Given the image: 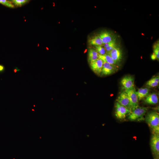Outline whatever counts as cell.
Here are the masks:
<instances>
[{"label":"cell","instance_id":"26","mask_svg":"<svg viewBox=\"0 0 159 159\" xmlns=\"http://www.w3.org/2000/svg\"><path fill=\"white\" fill-rule=\"evenodd\" d=\"M19 70H20L19 69H15L14 70V72H16L17 71H19Z\"/></svg>","mask_w":159,"mask_h":159},{"label":"cell","instance_id":"24","mask_svg":"<svg viewBox=\"0 0 159 159\" xmlns=\"http://www.w3.org/2000/svg\"><path fill=\"white\" fill-rule=\"evenodd\" d=\"M4 67L2 65L0 64V73L3 72L4 70Z\"/></svg>","mask_w":159,"mask_h":159},{"label":"cell","instance_id":"20","mask_svg":"<svg viewBox=\"0 0 159 159\" xmlns=\"http://www.w3.org/2000/svg\"><path fill=\"white\" fill-rule=\"evenodd\" d=\"M157 57V59H159V44L157 42L154 44L153 46V52Z\"/></svg>","mask_w":159,"mask_h":159},{"label":"cell","instance_id":"4","mask_svg":"<svg viewBox=\"0 0 159 159\" xmlns=\"http://www.w3.org/2000/svg\"><path fill=\"white\" fill-rule=\"evenodd\" d=\"M150 145L154 159L159 158V134H153Z\"/></svg>","mask_w":159,"mask_h":159},{"label":"cell","instance_id":"16","mask_svg":"<svg viewBox=\"0 0 159 159\" xmlns=\"http://www.w3.org/2000/svg\"><path fill=\"white\" fill-rule=\"evenodd\" d=\"M88 42L90 44L95 46L103 44L102 40L99 35L92 37L89 40Z\"/></svg>","mask_w":159,"mask_h":159},{"label":"cell","instance_id":"11","mask_svg":"<svg viewBox=\"0 0 159 159\" xmlns=\"http://www.w3.org/2000/svg\"><path fill=\"white\" fill-rule=\"evenodd\" d=\"M144 100L146 104L150 105H155L158 102V98L157 95L155 93L149 94Z\"/></svg>","mask_w":159,"mask_h":159},{"label":"cell","instance_id":"5","mask_svg":"<svg viewBox=\"0 0 159 159\" xmlns=\"http://www.w3.org/2000/svg\"><path fill=\"white\" fill-rule=\"evenodd\" d=\"M118 66L112 64L107 62H104L100 75L107 76L116 72L118 69Z\"/></svg>","mask_w":159,"mask_h":159},{"label":"cell","instance_id":"14","mask_svg":"<svg viewBox=\"0 0 159 159\" xmlns=\"http://www.w3.org/2000/svg\"><path fill=\"white\" fill-rule=\"evenodd\" d=\"M99 54L96 49L93 48H90L88 52V60L89 62L99 58Z\"/></svg>","mask_w":159,"mask_h":159},{"label":"cell","instance_id":"10","mask_svg":"<svg viewBox=\"0 0 159 159\" xmlns=\"http://www.w3.org/2000/svg\"><path fill=\"white\" fill-rule=\"evenodd\" d=\"M107 53L118 64L121 61L122 57V53L120 48L119 47L117 46Z\"/></svg>","mask_w":159,"mask_h":159},{"label":"cell","instance_id":"13","mask_svg":"<svg viewBox=\"0 0 159 159\" xmlns=\"http://www.w3.org/2000/svg\"><path fill=\"white\" fill-rule=\"evenodd\" d=\"M150 89L148 88H141L136 91L138 100H140L146 97L149 94Z\"/></svg>","mask_w":159,"mask_h":159},{"label":"cell","instance_id":"12","mask_svg":"<svg viewBox=\"0 0 159 159\" xmlns=\"http://www.w3.org/2000/svg\"><path fill=\"white\" fill-rule=\"evenodd\" d=\"M99 35L102 39L103 44L108 43L113 39L111 34L106 31L101 32Z\"/></svg>","mask_w":159,"mask_h":159},{"label":"cell","instance_id":"6","mask_svg":"<svg viewBox=\"0 0 159 159\" xmlns=\"http://www.w3.org/2000/svg\"><path fill=\"white\" fill-rule=\"evenodd\" d=\"M124 91L127 93L132 108L131 110L139 106L138 100L135 87Z\"/></svg>","mask_w":159,"mask_h":159},{"label":"cell","instance_id":"3","mask_svg":"<svg viewBox=\"0 0 159 159\" xmlns=\"http://www.w3.org/2000/svg\"><path fill=\"white\" fill-rule=\"evenodd\" d=\"M115 115L116 118L120 120H123L128 116L131 111L129 109L121 105L117 102L115 104Z\"/></svg>","mask_w":159,"mask_h":159},{"label":"cell","instance_id":"19","mask_svg":"<svg viewBox=\"0 0 159 159\" xmlns=\"http://www.w3.org/2000/svg\"><path fill=\"white\" fill-rule=\"evenodd\" d=\"M95 49L100 55H103L106 53V51L104 46L100 45L95 46Z\"/></svg>","mask_w":159,"mask_h":159},{"label":"cell","instance_id":"9","mask_svg":"<svg viewBox=\"0 0 159 159\" xmlns=\"http://www.w3.org/2000/svg\"><path fill=\"white\" fill-rule=\"evenodd\" d=\"M90 63V68L93 72L97 75H100L104 63L103 61L101 59L98 58Z\"/></svg>","mask_w":159,"mask_h":159},{"label":"cell","instance_id":"7","mask_svg":"<svg viewBox=\"0 0 159 159\" xmlns=\"http://www.w3.org/2000/svg\"><path fill=\"white\" fill-rule=\"evenodd\" d=\"M121 84L124 90L134 88V78L131 75H127L124 77L121 81Z\"/></svg>","mask_w":159,"mask_h":159},{"label":"cell","instance_id":"15","mask_svg":"<svg viewBox=\"0 0 159 159\" xmlns=\"http://www.w3.org/2000/svg\"><path fill=\"white\" fill-rule=\"evenodd\" d=\"M99 58L101 59L104 62H107L110 64L118 66V64L115 62L107 54L103 55L99 54Z\"/></svg>","mask_w":159,"mask_h":159},{"label":"cell","instance_id":"25","mask_svg":"<svg viewBox=\"0 0 159 159\" xmlns=\"http://www.w3.org/2000/svg\"><path fill=\"white\" fill-rule=\"evenodd\" d=\"M151 58L153 60H155L157 59V57L153 53L151 56Z\"/></svg>","mask_w":159,"mask_h":159},{"label":"cell","instance_id":"2","mask_svg":"<svg viewBox=\"0 0 159 159\" xmlns=\"http://www.w3.org/2000/svg\"><path fill=\"white\" fill-rule=\"evenodd\" d=\"M148 107L138 106L132 109L128 118L131 121H140L145 120L144 116L147 112Z\"/></svg>","mask_w":159,"mask_h":159},{"label":"cell","instance_id":"1","mask_svg":"<svg viewBox=\"0 0 159 159\" xmlns=\"http://www.w3.org/2000/svg\"><path fill=\"white\" fill-rule=\"evenodd\" d=\"M145 120L151 129L153 134H159V114L158 112L154 111L148 112Z\"/></svg>","mask_w":159,"mask_h":159},{"label":"cell","instance_id":"18","mask_svg":"<svg viewBox=\"0 0 159 159\" xmlns=\"http://www.w3.org/2000/svg\"><path fill=\"white\" fill-rule=\"evenodd\" d=\"M29 1L28 0H13L10 1L14 6H20L24 5Z\"/></svg>","mask_w":159,"mask_h":159},{"label":"cell","instance_id":"21","mask_svg":"<svg viewBox=\"0 0 159 159\" xmlns=\"http://www.w3.org/2000/svg\"><path fill=\"white\" fill-rule=\"evenodd\" d=\"M0 3L9 7L11 8L14 7V6L10 1L6 0H0Z\"/></svg>","mask_w":159,"mask_h":159},{"label":"cell","instance_id":"23","mask_svg":"<svg viewBox=\"0 0 159 159\" xmlns=\"http://www.w3.org/2000/svg\"><path fill=\"white\" fill-rule=\"evenodd\" d=\"M151 80L155 82H159V77L158 76H157L152 77L150 79Z\"/></svg>","mask_w":159,"mask_h":159},{"label":"cell","instance_id":"17","mask_svg":"<svg viewBox=\"0 0 159 159\" xmlns=\"http://www.w3.org/2000/svg\"><path fill=\"white\" fill-rule=\"evenodd\" d=\"M106 52L108 53L116 47L115 39H113L111 42L103 44Z\"/></svg>","mask_w":159,"mask_h":159},{"label":"cell","instance_id":"8","mask_svg":"<svg viewBox=\"0 0 159 159\" xmlns=\"http://www.w3.org/2000/svg\"><path fill=\"white\" fill-rule=\"evenodd\" d=\"M116 101L120 104L129 109L131 111L132 108L130 100L127 94L125 91L120 93Z\"/></svg>","mask_w":159,"mask_h":159},{"label":"cell","instance_id":"22","mask_svg":"<svg viewBox=\"0 0 159 159\" xmlns=\"http://www.w3.org/2000/svg\"><path fill=\"white\" fill-rule=\"evenodd\" d=\"M159 83L151 80V79L148 81L146 85L150 87H155L157 86Z\"/></svg>","mask_w":159,"mask_h":159}]
</instances>
